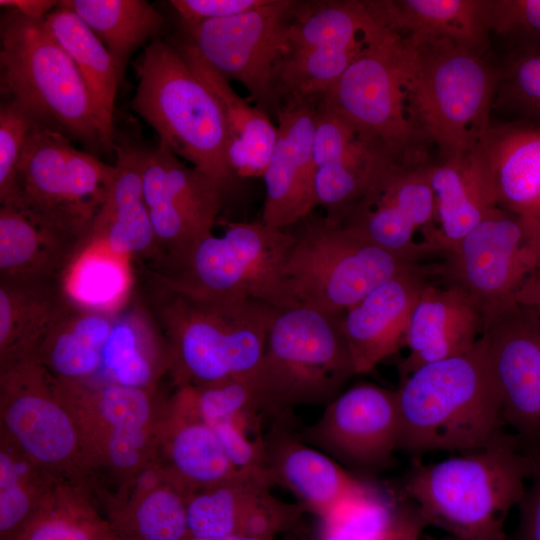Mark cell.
Here are the masks:
<instances>
[{
  "label": "cell",
  "mask_w": 540,
  "mask_h": 540,
  "mask_svg": "<svg viewBox=\"0 0 540 540\" xmlns=\"http://www.w3.org/2000/svg\"><path fill=\"white\" fill-rule=\"evenodd\" d=\"M136 288L167 343L176 387L252 377L277 308L251 298H210L185 291L143 264Z\"/></svg>",
  "instance_id": "cell-1"
},
{
  "label": "cell",
  "mask_w": 540,
  "mask_h": 540,
  "mask_svg": "<svg viewBox=\"0 0 540 540\" xmlns=\"http://www.w3.org/2000/svg\"><path fill=\"white\" fill-rule=\"evenodd\" d=\"M533 458L514 434L500 431L484 447L436 463H416L403 491L427 525L458 540H508L506 517L518 506Z\"/></svg>",
  "instance_id": "cell-2"
},
{
  "label": "cell",
  "mask_w": 540,
  "mask_h": 540,
  "mask_svg": "<svg viewBox=\"0 0 540 540\" xmlns=\"http://www.w3.org/2000/svg\"><path fill=\"white\" fill-rule=\"evenodd\" d=\"M396 394L399 449L413 456L480 449L505 424L479 341L462 355L425 364L402 377Z\"/></svg>",
  "instance_id": "cell-3"
},
{
  "label": "cell",
  "mask_w": 540,
  "mask_h": 540,
  "mask_svg": "<svg viewBox=\"0 0 540 540\" xmlns=\"http://www.w3.org/2000/svg\"><path fill=\"white\" fill-rule=\"evenodd\" d=\"M0 39V87L5 101L93 152L106 151L87 86L44 19L10 10L1 17Z\"/></svg>",
  "instance_id": "cell-4"
},
{
  "label": "cell",
  "mask_w": 540,
  "mask_h": 540,
  "mask_svg": "<svg viewBox=\"0 0 540 540\" xmlns=\"http://www.w3.org/2000/svg\"><path fill=\"white\" fill-rule=\"evenodd\" d=\"M405 42L409 105L422 136L437 160L467 158L492 121L498 66L447 40Z\"/></svg>",
  "instance_id": "cell-5"
},
{
  "label": "cell",
  "mask_w": 540,
  "mask_h": 540,
  "mask_svg": "<svg viewBox=\"0 0 540 540\" xmlns=\"http://www.w3.org/2000/svg\"><path fill=\"white\" fill-rule=\"evenodd\" d=\"M342 315L300 304L276 310L252 376L261 411L283 417L298 405H328L356 374Z\"/></svg>",
  "instance_id": "cell-6"
},
{
  "label": "cell",
  "mask_w": 540,
  "mask_h": 540,
  "mask_svg": "<svg viewBox=\"0 0 540 540\" xmlns=\"http://www.w3.org/2000/svg\"><path fill=\"white\" fill-rule=\"evenodd\" d=\"M138 87L131 106L160 141L225 190L236 178L227 159L220 106L173 43L153 40L134 64Z\"/></svg>",
  "instance_id": "cell-7"
},
{
  "label": "cell",
  "mask_w": 540,
  "mask_h": 540,
  "mask_svg": "<svg viewBox=\"0 0 540 540\" xmlns=\"http://www.w3.org/2000/svg\"><path fill=\"white\" fill-rule=\"evenodd\" d=\"M291 235L283 276L294 304L341 314L379 285L425 263L387 250L313 212Z\"/></svg>",
  "instance_id": "cell-8"
},
{
  "label": "cell",
  "mask_w": 540,
  "mask_h": 540,
  "mask_svg": "<svg viewBox=\"0 0 540 540\" xmlns=\"http://www.w3.org/2000/svg\"><path fill=\"white\" fill-rule=\"evenodd\" d=\"M320 99L387 163L431 162L409 105L408 47L401 35L389 32L371 43Z\"/></svg>",
  "instance_id": "cell-9"
},
{
  "label": "cell",
  "mask_w": 540,
  "mask_h": 540,
  "mask_svg": "<svg viewBox=\"0 0 540 540\" xmlns=\"http://www.w3.org/2000/svg\"><path fill=\"white\" fill-rule=\"evenodd\" d=\"M116 175L66 135L36 124L23 151L12 206L86 243Z\"/></svg>",
  "instance_id": "cell-10"
},
{
  "label": "cell",
  "mask_w": 540,
  "mask_h": 540,
  "mask_svg": "<svg viewBox=\"0 0 540 540\" xmlns=\"http://www.w3.org/2000/svg\"><path fill=\"white\" fill-rule=\"evenodd\" d=\"M180 261L156 271L175 286L210 298H251L279 309L292 305L283 276L291 235L263 221L225 222ZM155 271V270H154Z\"/></svg>",
  "instance_id": "cell-11"
},
{
  "label": "cell",
  "mask_w": 540,
  "mask_h": 540,
  "mask_svg": "<svg viewBox=\"0 0 540 540\" xmlns=\"http://www.w3.org/2000/svg\"><path fill=\"white\" fill-rule=\"evenodd\" d=\"M1 435L59 479L84 481L99 464L54 377L34 358L0 367Z\"/></svg>",
  "instance_id": "cell-12"
},
{
  "label": "cell",
  "mask_w": 540,
  "mask_h": 540,
  "mask_svg": "<svg viewBox=\"0 0 540 540\" xmlns=\"http://www.w3.org/2000/svg\"><path fill=\"white\" fill-rule=\"evenodd\" d=\"M298 1L267 0L243 14L182 25L185 38L251 99L271 106L280 98L279 73L291 51L288 27Z\"/></svg>",
  "instance_id": "cell-13"
},
{
  "label": "cell",
  "mask_w": 540,
  "mask_h": 540,
  "mask_svg": "<svg viewBox=\"0 0 540 540\" xmlns=\"http://www.w3.org/2000/svg\"><path fill=\"white\" fill-rule=\"evenodd\" d=\"M444 268L484 312L540 269V225L496 207L445 255Z\"/></svg>",
  "instance_id": "cell-14"
},
{
  "label": "cell",
  "mask_w": 540,
  "mask_h": 540,
  "mask_svg": "<svg viewBox=\"0 0 540 540\" xmlns=\"http://www.w3.org/2000/svg\"><path fill=\"white\" fill-rule=\"evenodd\" d=\"M479 344L502 416L528 450L540 448V326L511 298L484 311Z\"/></svg>",
  "instance_id": "cell-15"
},
{
  "label": "cell",
  "mask_w": 540,
  "mask_h": 540,
  "mask_svg": "<svg viewBox=\"0 0 540 540\" xmlns=\"http://www.w3.org/2000/svg\"><path fill=\"white\" fill-rule=\"evenodd\" d=\"M143 191L158 253L156 267H167L212 234L225 190L159 141L146 159Z\"/></svg>",
  "instance_id": "cell-16"
},
{
  "label": "cell",
  "mask_w": 540,
  "mask_h": 540,
  "mask_svg": "<svg viewBox=\"0 0 540 540\" xmlns=\"http://www.w3.org/2000/svg\"><path fill=\"white\" fill-rule=\"evenodd\" d=\"M431 162L386 166L339 223L373 244L417 261L444 256L436 246L414 241L418 229H423L424 235L435 229Z\"/></svg>",
  "instance_id": "cell-17"
},
{
  "label": "cell",
  "mask_w": 540,
  "mask_h": 540,
  "mask_svg": "<svg viewBox=\"0 0 540 540\" xmlns=\"http://www.w3.org/2000/svg\"><path fill=\"white\" fill-rule=\"evenodd\" d=\"M399 437L396 391L371 383L342 391L303 432L304 441L320 451L361 468L389 463Z\"/></svg>",
  "instance_id": "cell-18"
},
{
  "label": "cell",
  "mask_w": 540,
  "mask_h": 540,
  "mask_svg": "<svg viewBox=\"0 0 540 540\" xmlns=\"http://www.w3.org/2000/svg\"><path fill=\"white\" fill-rule=\"evenodd\" d=\"M318 99L288 96L276 108L277 138L263 179L262 217L268 226L285 229L317 207L313 132Z\"/></svg>",
  "instance_id": "cell-19"
},
{
  "label": "cell",
  "mask_w": 540,
  "mask_h": 540,
  "mask_svg": "<svg viewBox=\"0 0 540 540\" xmlns=\"http://www.w3.org/2000/svg\"><path fill=\"white\" fill-rule=\"evenodd\" d=\"M436 277H444V264H423L379 285L343 313L342 329L356 374L370 372L405 346L413 308Z\"/></svg>",
  "instance_id": "cell-20"
},
{
  "label": "cell",
  "mask_w": 540,
  "mask_h": 540,
  "mask_svg": "<svg viewBox=\"0 0 540 540\" xmlns=\"http://www.w3.org/2000/svg\"><path fill=\"white\" fill-rule=\"evenodd\" d=\"M467 158L497 207L540 225V128L492 119Z\"/></svg>",
  "instance_id": "cell-21"
},
{
  "label": "cell",
  "mask_w": 540,
  "mask_h": 540,
  "mask_svg": "<svg viewBox=\"0 0 540 540\" xmlns=\"http://www.w3.org/2000/svg\"><path fill=\"white\" fill-rule=\"evenodd\" d=\"M484 312L459 284L444 278L420 294L410 316L405 346L409 353L399 365L401 378L419 367L462 355L481 336Z\"/></svg>",
  "instance_id": "cell-22"
},
{
  "label": "cell",
  "mask_w": 540,
  "mask_h": 540,
  "mask_svg": "<svg viewBox=\"0 0 540 540\" xmlns=\"http://www.w3.org/2000/svg\"><path fill=\"white\" fill-rule=\"evenodd\" d=\"M150 148L124 133L116 134V175L108 199L90 231L135 264L153 267L158 260L155 236L143 191V171Z\"/></svg>",
  "instance_id": "cell-23"
},
{
  "label": "cell",
  "mask_w": 540,
  "mask_h": 540,
  "mask_svg": "<svg viewBox=\"0 0 540 540\" xmlns=\"http://www.w3.org/2000/svg\"><path fill=\"white\" fill-rule=\"evenodd\" d=\"M157 459L169 478L188 496L228 480L238 471L215 431L199 415L189 386L177 387L167 400Z\"/></svg>",
  "instance_id": "cell-24"
},
{
  "label": "cell",
  "mask_w": 540,
  "mask_h": 540,
  "mask_svg": "<svg viewBox=\"0 0 540 540\" xmlns=\"http://www.w3.org/2000/svg\"><path fill=\"white\" fill-rule=\"evenodd\" d=\"M263 440L275 485L288 489L302 507L321 517L366 487L367 482L290 433L284 421L276 422Z\"/></svg>",
  "instance_id": "cell-25"
},
{
  "label": "cell",
  "mask_w": 540,
  "mask_h": 540,
  "mask_svg": "<svg viewBox=\"0 0 540 540\" xmlns=\"http://www.w3.org/2000/svg\"><path fill=\"white\" fill-rule=\"evenodd\" d=\"M383 25L410 45L447 40L484 56L489 46L490 0H372Z\"/></svg>",
  "instance_id": "cell-26"
},
{
  "label": "cell",
  "mask_w": 540,
  "mask_h": 540,
  "mask_svg": "<svg viewBox=\"0 0 540 540\" xmlns=\"http://www.w3.org/2000/svg\"><path fill=\"white\" fill-rule=\"evenodd\" d=\"M189 68L216 98L227 128V159L235 177H263L277 127L262 108L251 106L185 38L172 42Z\"/></svg>",
  "instance_id": "cell-27"
},
{
  "label": "cell",
  "mask_w": 540,
  "mask_h": 540,
  "mask_svg": "<svg viewBox=\"0 0 540 540\" xmlns=\"http://www.w3.org/2000/svg\"><path fill=\"white\" fill-rule=\"evenodd\" d=\"M69 303L62 278L0 275V367L33 358Z\"/></svg>",
  "instance_id": "cell-28"
},
{
  "label": "cell",
  "mask_w": 540,
  "mask_h": 540,
  "mask_svg": "<svg viewBox=\"0 0 540 540\" xmlns=\"http://www.w3.org/2000/svg\"><path fill=\"white\" fill-rule=\"evenodd\" d=\"M169 368L164 335L135 286L129 300L115 315L102 367L93 383L156 388Z\"/></svg>",
  "instance_id": "cell-29"
},
{
  "label": "cell",
  "mask_w": 540,
  "mask_h": 540,
  "mask_svg": "<svg viewBox=\"0 0 540 540\" xmlns=\"http://www.w3.org/2000/svg\"><path fill=\"white\" fill-rule=\"evenodd\" d=\"M126 483L128 496L107 503L108 520L121 540H188V494L158 460Z\"/></svg>",
  "instance_id": "cell-30"
},
{
  "label": "cell",
  "mask_w": 540,
  "mask_h": 540,
  "mask_svg": "<svg viewBox=\"0 0 540 540\" xmlns=\"http://www.w3.org/2000/svg\"><path fill=\"white\" fill-rule=\"evenodd\" d=\"M55 383L95 453V442L108 431L148 429L160 425L168 400H156V388L57 379Z\"/></svg>",
  "instance_id": "cell-31"
},
{
  "label": "cell",
  "mask_w": 540,
  "mask_h": 540,
  "mask_svg": "<svg viewBox=\"0 0 540 540\" xmlns=\"http://www.w3.org/2000/svg\"><path fill=\"white\" fill-rule=\"evenodd\" d=\"M116 313L90 309L70 300L33 358L57 380L95 382Z\"/></svg>",
  "instance_id": "cell-32"
},
{
  "label": "cell",
  "mask_w": 540,
  "mask_h": 540,
  "mask_svg": "<svg viewBox=\"0 0 540 540\" xmlns=\"http://www.w3.org/2000/svg\"><path fill=\"white\" fill-rule=\"evenodd\" d=\"M435 229L425 237L446 255L497 207L492 193L468 158L431 162Z\"/></svg>",
  "instance_id": "cell-33"
},
{
  "label": "cell",
  "mask_w": 540,
  "mask_h": 540,
  "mask_svg": "<svg viewBox=\"0 0 540 540\" xmlns=\"http://www.w3.org/2000/svg\"><path fill=\"white\" fill-rule=\"evenodd\" d=\"M86 244L17 208L0 207V275L33 274L63 278Z\"/></svg>",
  "instance_id": "cell-34"
},
{
  "label": "cell",
  "mask_w": 540,
  "mask_h": 540,
  "mask_svg": "<svg viewBox=\"0 0 540 540\" xmlns=\"http://www.w3.org/2000/svg\"><path fill=\"white\" fill-rule=\"evenodd\" d=\"M44 22L79 70L99 116L106 152L114 151V102L120 82L111 54L88 25L60 1Z\"/></svg>",
  "instance_id": "cell-35"
},
{
  "label": "cell",
  "mask_w": 540,
  "mask_h": 540,
  "mask_svg": "<svg viewBox=\"0 0 540 540\" xmlns=\"http://www.w3.org/2000/svg\"><path fill=\"white\" fill-rule=\"evenodd\" d=\"M388 32L371 0L298 1L288 38L294 50L370 44Z\"/></svg>",
  "instance_id": "cell-36"
},
{
  "label": "cell",
  "mask_w": 540,
  "mask_h": 540,
  "mask_svg": "<svg viewBox=\"0 0 540 540\" xmlns=\"http://www.w3.org/2000/svg\"><path fill=\"white\" fill-rule=\"evenodd\" d=\"M133 261L113 252L104 242L90 240L63 275L68 298L90 309L117 312L136 286Z\"/></svg>",
  "instance_id": "cell-37"
},
{
  "label": "cell",
  "mask_w": 540,
  "mask_h": 540,
  "mask_svg": "<svg viewBox=\"0 0 540 540\" xmlns=\"http://www.w3.org/2000/svg\"><path fill=\"white\" fill-rule=\"evenodd\" d=\"M102 41L120 84L130 55L162 29V15L145 0H63Z\"/></svg>",
  "instance_id": "cell-38"
},
{
  "label": "cell",
  "mask_w": 540,
  "mask_h": 540,
  "mask_svg": "<svg viewBox=\"0 0 540 540\" xmlns=\"http://www.w3.org/2000/svg\"><path fill=\"white\" fill-rule=\"evenodd\" d=\"M84 481L58 479L15 540H121Z\"/></svg>",
  "instance_id": "cell-39"
},
{
  "label": "cell",
  "mask_w": 540,
  "mask_h": 540,
  "mask_svg": "<svg viewBox=\"0 0 540 540\" xmlns=\"http://www.w3.org/2000/svg\"><path fill=\"white\" fill-rule=\"evenodd\" d=\"M276 486L270 470L238 471L216 485L187 498V521L191 537L239 534L244 519L257 501Z\"/></svg>",
  "instance_id": "cell-40"
},
{
  "label": "cell",
  "mask_w": 540,
  "mask_h": 540,
  "mask_svg": "<svg viewBox=\"0 0 540 540\" xmlns=\"http://www.w3.org/2000/svg\"><path fill=\"white\" fill-rule=\"evenodd\" d=\"M59 478L0 440V540H15Z\"/></svg>",
  "instance_id": "cell-41"
},
{
  "label": "cell",
  "mask_w": 540,
  "mask_h": 540,
  "mask_svg": "<svg viewBox=\"0 0 540 540\" xmlns=\"http://www.w3.org/2000/svg\"><path fill=\"white\" fill-rule=\"evenodd\" d=\"M388 165L392 164L358 138L344 155L316 168L317 206L328 219L340 222Z\"/></svg>",
  "instance_id": "cell-42"
},
{
  "label": "cell",
  "mask_w": 540,
  "mask_h": 540,
  "mask_svg": "<svg viewBox=\"0 0 540 540\" xmlns=\"http://www.w3.org/2000/svg\"><path fill=\"white\" fill-rule=\"evenodd\" d=\"M370 44L291 50L279 73L280 95L319 99Z\"/></svg>",
  "instance_id": "cell-43"
},
{
  "label": "cell",
  "mask_w": 540,
  "mask_h": 540,
  "mask_svg": "<svg viewBox=\"0 0 540 540\" xmlns=\"http://www.w3.org/2000/svg\"><path fill=\"white\" fill-rule=\"evenodd\" d=\"M494 110L540 128V45L512 46L498 66Z\"/></svg>",
  "instance_id": "cell-44"
},
{
  "label": "cell",
  "mask_w": 540,
  "mask_h": 540,
  "mask_svg": "<svg viewBox=\"0 0 540 540\" xmlns=\"http://www.w3.org/2000/svg\"><path fill=\"white\" fill-rule=\"evenodd\" d=\"M161 424L148 429L112 430L95 442L100 464H105L124 483L156 461Z\"/></svg>",
  "instance_id": "cell-45"
},
{
  "label": "cell",
  "mask_w": 540,
  "mask_h": 540,
  "mask_svg": "<svg viewBox=\"0 0 540 540\" xmlns=\"http://www.w3.org/2000/svg\"><path fill=\"white\" fill-rule=\"evenodd\" d=\"M188 386L200 417L209 425L221 420L244 419L261 411L252 377Z\"/></svg>",
  "instance_id": "cell-46"
},
{
  "label": "cell",
  "mask_w": 540,
  "mask_h": 540,
  "mask_svg": "<svg viewBox=\"0 0 540 540\" xmlns=\"http://www.w3.org/2000/svg\"><path fill=\"white\" fill-rule=\"evenodd\" d=\"M38 124L14 103L0 108V204L8 203L15 192L19 163L28 138Z\"/></svg>",
  "instance_id": "cell-47"
},
{
  "label": "cell",
  "mask_w": 540,
  "mask_h": 540,
  "mask_svg": "<svg viewBox=\"0 0 540 540\" xmlns=\"http://www.w3.org/2000/svg\"><path fill=\"white\" fill-rule=\"evenodd\" d=\"M490 28L512 46L540 45V0H490Z\"/></svg>",
  "instance_id": "cell-48"
},
{
  "label": "cell",
  "mask_w": 540,
  "mask_h": 540,
  "mask_svg": "<svg viewBox=\"0 0 540 540\" xmlns=\"http://www.w3.org/2000/svg\"><path fill=\"white\" fill-rule=\"evenodd\" d=\"M358 138L352 126L319 98L312 142L316 168L344 155Z\"/></svg>",
  "instance_id": "cell-49"
},
{
  "label": "cell",
  "mask_w": 540,
  "mask_h": 540,
  "mask_svg": "<svg viewBox=\"0 0 540 540\" xmlns=\"http://www.w3.org/2000/svg\"><path fill=\"white\" fill-rule=\"evenodd\" d=\"M244 419L221 420L211 424L229 461L237 471H262L266 465L264 440H251L245 433Z\"/></svg>",
  "instance_id": "cell-50"
},
{
  "label": "cell",
  "mask_w": 540,
  "mask_h": 540,
  "mask_svg": "<svg viewBox=\"0 0 540 540\" xmlns=\"http://www.w3.org/2000/svg\"><path fill=\"white\" fill-rule=\"evenodd\" d=\"M267 0H172L182 25L227 18L246 13Z\"/></svg>",
  "instance_id": "cell-51"
},
{
  "label": "cell",
  "mask_w": 540,
  "mask_h": 540,
  "mask_svg": "<svg viewBox=\"0 0 540 540\" xmlns=\"http://www.w3.org/2000/svg\"><path fill=\"white\" fill-rule=\"evenodd\" d=\"M528 451L533 458L530 485L518 504L519 521L512 540H540V448Z\"/></svg>",
  "instance_id": "cell-52"
},
{
  "label": "cell",
  "mask_w": 540,
  "mask_h": 540,
  "mask_svg": "<svg viewBox=\"0 0 540 540\" xmlns=\"http://www.w3.org/2000/svg\"><path fill=\"white\" fill-rule=\"evenodd\" d=\"M513 298L533 313L540 326V269L525 281Z\"/></svg>",
  "instance_id": "cell-53"
},
{
  "label": "cell",
  "mask_w": 540,
  "mask_h": 540,
  "mask_svg": "<svg viewBox=\"0 0 540 540\" xmlns=\"http://www.w3.org/2000/svg\"><path fill=\"white\" fill-rule=\"evenodd\" d=\"M59 1L52 0H0V5L16 10L32 19H44Z\"/></svg>",
  "instance_id": "cell-54"
},
{
  "label": "cell",
  "mask_w": 540,
  "mask_h": 540,
  "mask_svg": "<svg viewBox=\"0 0 540 540\" xmlns=\"http://www.w3.org/2000/svg\"><path fill=\"white\" fill-rule=\"evenodd\" d=\"M188 540H272V539H264V538H257L252 536H246L241 534H231V535H225V536H218V537H189Z\"/></svg>",
  "instance_id": "cell-55"
},
{
  "label": "cell",
  "mask_w": 540,
  "mask_h": 540,
  "mask_svg": "<svg viewBox=\"0 0 540 540\" xmlns=\"http://www.w3.org/2000/svg\"><path fill=\"white\" fill-rule=\"evenodd\" d=\"M419 539L420 538H418V537H412V538H406V539H402V540H419ZM320 540H342V539H340L339 537H337L336 535H334L332 533L323 531Z\"/></svg>",
  "instance_id": "cell-56"
},
{
  "label": "cell",
  "mask_w": 540,
  "mask_h": 540,
  "mask_svg": "<svg viewBox=\"0 0 540 540\" xmlns=\"http://www.w3.org/2000/svg\"><path fill=\"white\" fill-rule=\"evenodd\" d=\"M444 540H458L456 538H448V539H444Z\"/></svg>",
  "instance_id": "cell-57"
}]
</instances>
